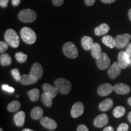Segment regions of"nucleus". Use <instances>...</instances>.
<instances>
[{
	"instance_id": "obj_9",
	"label": "nucleus",
	"mask_w": 131,
	"mask_h": 131,
	"mask_svg": "<svg viewBox=\"0 0 131 131\" xmlns=\"http://www.w3.org/2000/svg\"><path fill=\"white\" fill-rule=\"evenodd\" d=\"M109 123V118L106 114L99 115L95 118L94 121V125L97 128H101L106 126Z\"/></svg>"
},
{
	"instance_id": "obj_25",
	"label": "nucleus",
	"mask_w": 131,
	"mask_h": 131,
	"mask_svg": "<svg viewBox=\"0 0 131 131\" xmlns=\"http://www.w3.org/2000/svg\"><path fill=\"white\" fill-rule=\"evenodd\" d=\"M102 42L106 46L112 49L115 47V38L110 35H105L102 38Z\"/></svg>"
},
{
	"instance_id": "obj_3",
	"label": "nucleus",
	"mask_w": 131,
	"mask_h": 131,
	"mask_svg": "<svg viewBox=\"0 0 131 131\" xmlns=\"http://www.w3.org/2000/svg\"><path fill=\"white\" fill-rule=\"evenodd\" d=\"M20 36L22 40L28 45L35 43L37 40V35L32 29L27 27H24L21 29Z\"/></svg>"
},
{
	"instance_id": "obj_43",
	"label": "nucleus",
	"mask_w": 131,
	"mask_h": 131,
	"mask_svg": "<svg viewBox=\"0 0 131 131\" xmlns=\"http://www.w3.org/2000/svg\"><path fill=\"white\" fill-rule=\"evenodd\" d=\"M127 118H128L129 122H130V124H131V112H129L128 115H127Z\"/></svg>"
},
{
	"instance_id": "obj_31",
	"label": "nucleus",
	"mask_w": 131,
	"mask_h": 131,
	"mask_svg": "<svg viewBox=\"0 0 131 131\" xmlns=\"http://www.w3.org/2000/svg\"><path fill=\"white\" fill-rule=\"evenodd\" d=\"M11 73H12L13 77L14 78V79L17 81H20L21 76L19 72V70L18 69H14L11 70Z\"/></svg>"
},
{
	"instance_id": "obj_40",
	"label": "nucleus",
	"mask_w": 131,
	"mask_h": 131,
	"mask_svg": "<svg viewBox=\"0 0 131 131\" xmlns=\"http://www.w3.org/2000/svg\"><path fill=\"white\" fill-rule=\"evenodd\" d=\"M21 0H12V4L13 6H18L20 4Z\"/></svg>"
},
{
	"instance_id": "obj_48",
	"label": "nucleus",
	"mask_w": 131,
	"mask_h": 131,
	"mask_svg": "<svg viewBox=\"0 0 131 131\" xmlns=\"http://www.w3.org/2000/svg\"><path fill=\"white\" fill-rule=\"evenodd\" d=\"M49 131H55V130H49Z\"/></svg>"
},
{
	"instance_id": "obj_47",
	"label": "nucleus",
	"mask_w": 131,
	"mask_h": 131,
	"mask_svg": "<svg viewBox=\"0 0 131 131\" xmlns=\"http://www.w3.org/2000/svg\"><path fill=\"white\" fill-rule=\"evenodd\" d=\"M0 131H3V129H2V128H0Z\"/></svg>"
},
{
	"instance_id": "obj_41",
	"label": "nucleus",
	"mask_w": 131,
	"mask_h": 131,
	"mask_svg": "<svg viewBox=\"0 0 131 131\" xmlns=\"http://www.w3.org/2000/svg\"><path fill=\"white\" fill-rule=\"evenodd\" d=\"M101 1L105 4H111V3H114L116 0H101Z\"/></svg>"
},
{
	"instance_id": "obj_4",
	"label": "nucleus",
	"mask_w": 131,
	"mask_h": 131,
	"mask_svg": "<svg viewBox=\"0 0 131 131\" xmlns=\"http://www.w3.org/2000/svg\"><path fill=\"white\" fill-rule=\"evenodd\" d=\"M37 15L35 11L31 9H24L21 10L18 15V18L21 22L30 23L37 19Z\"/></svg>"
},
{
	"instance_id": "obj_17",
	"label": "nucleus",
	"mask_w": 131,
	"mask_h": 131,
	"mask_svg": "<svg viewBox=\"0 0 131 131\" xmlns=\"http://www.w3.org/2000/svg\"><path fill=\"white\" fill-rule=\"evenodd\" d=\"M25 117L26 114L24 111H19L17 112L14 116L15 123L18 127L23 126L24 123H25Z\"/></svg>"
},
{
	"instance_id": "obj_7",
	"label": "nucleus",
	"mask_w": 131,
	"mask_h": 131,
	"mask_svg": "<svg viewBox=\"0 0 131 131\" xmlns=\"http://www.w3.org/2000/svg\"><path fill=\"white\" fill-rule=\"evenodd\" d=\"M111 63V60L108 55L104 52L101 53V56L96 60V64L98 69L100 70H105L109 68Z\"/></svg>"
},
{
	"instance_id": "obj_33",
	"label": "nucleus",
	"mask_w": 131,
	"mask_h": 131,
	"mask_svg": "<svg viewBox=\"0 0 131 131\" xmlns=\"http://www.w3.org/2000/svg\"><path fill=\"white\" fill-rule=\"evenodd\" d=\"M129 126L126 123H122L118 127L117 131H128Z\"/></svg>"
},
{
	"instance_id": "obj_21",
	"label": "nucleus",
	"mask_w": 131,
	"mask_h": 131,
	"mask_svg": "<svg viewBox=\"0 0 131 131\" xmlns=\"http://www.w3.org/2000/svg\"><path fill=\"white\" fill-rule=\"evenodd\" d=\"M91 51L93 58L95 59V60L99 58L101 56V53H103L101 46L97 42H94V44L91 47Z\"/></svg>"
},
{
	"instance_id": "obj_38",
	"label": "nucleus",
	"mask_w": 131,
	"mask_h": 131,
	"mask_svg": "<svg viewBox=\"0 0 131 131\" xmlns=\"http://www.w3.org/2000/svg\"><path fill=\"white\" fill-rule=\"evenodd\" d=\"M9 0H0V6L1 7L6 8L8 6Z\"/></svg>"
},
{
	"instance_id": "obj_27",
	"label": "nucleus",
	"mask_w": 131,
	"mask_h": 131,
	"mask_svg": "<svg viewBox=\"0 0 131 131\" xmlns=\"http://www.w3.org/2000/svg\"><path fill=\"white\" fill-rule=\"evenodd\" d=\"M27 95L32 101H37L39 99L40 92L38 89H33L27 92Z\"/></svg>"
},
{
	"instance_id": "obj_34",
	"label": "nucleus",
	"mask_w": 131,
	"mask_h": 131,
	"mask_svg": "<svg viewBox=\"0 0 131 131\" xmlns=\"http://www.w3.org/2000/svg\"><path fill=\"white\" fill-rule=\"evenodd\" d=\"M2 89L5 91H7L8 92H10V93L14 92L15 91V89L13 88H12V87L8 86V85H5V84L3 85L2 86Z\"/></svg>"
},
{
	"instance_id": "obj_15",
	"label": "nucleus",
	"mask_w": 131,
	"mask_h": 131,
	"mask_svg": "<svg viewBox=\"0 0 131 131\" xmlns=\"http://www.w3.org/2000/svg\"><path fill=\"white\" fill-rule=\"evenodd\" d=\"M114 91L118 94L126 95L130 92V88L124 83H118L114 86Z\"/></svg>"
},
{
	"instance_id": "obj_13",
	"label": "nucleus",
	"mask_w": 131,
	"mask_h": 131,
	"mask_svg": "<svg viewBox=\"0 0 131 131\" xmlns=\"http://www.w3.org/2000/svg\"><path fill=\"white\" fill-rule=\"evenodd\" d=\"M113 91H114V86L109 83H104L98 87L97 92L99 95L104 96L111 94Z\"/></svg>"
},
{
	"instance_id": "obj_14",
	"label": "nucleus",
	"mask_w": 131,
	"mask_h": 131,
	"mask_svg": "<svg viewBox=\"0 0 131 131\" xmlns=\"http://www.w3.org/2000/svg\"><path fill=\"white\" fill-rule=\"evenodd\" d=\"M30 74L37 77L38 79H41L43 75V69L42 66L39 63H35L32 66Z\"/></svg>"
},
{
	"instance_id": "obj_42",
	"label": "nucleus",
	"mask_w": 131,
	"mask_h": 131,
	"mask_svg": "<svg viewBox=\"0 0 131 131\" xmlns=\"http://www.w3.org/2000/svg\"><path fill=\"white\" fill-rule=\"evenodd\" d=\"M103 131H114V130L112 126H107L105 127Z\"/></svg>"
},
{
	"instance_id": "obj_36",
	"label": "nucleus",
	"mask_w": 131,
	"mask_h": 131,
	"mask_svg": "<svg viewBox=\"0 0 131 131\" xmlns=\"http://www.w3.org/2000/svg\"><path fill=\"white\" fill-rule=\"evenodd\" d=\"M77 131H89L88 127L84 124H80L77 127Z\"/></svg>"
},
{
	"instance_id": "obj_32",
	"label": "nucleus",
	"mask_w": 131,
	"mask_h": 131,
	"mask_svg": "<svg viewBox=\"0 0 131 131\" xmlns=\"http://www.w3.org/2000/svg\"><path fill=\"white\" fill-rule=\"evenodd\" d=\"M9 46V45L6 42L1 41H0V52L1 53H4L5 51H6L7 50Z\"/></svg>"
},
{
	"instance_id": "obj_18",
	"label": "nucleus",
	"mask_w": 131,
	"mask_h": 131,
	"mask_svg": "<svg viewBox=\"0 0 131 131\" xmlns=\"http://www.w3.org/2000/svg\"><path fill=\"white\" fill-rule=\"evenodd\" d=\"M109 30H110L109 26L106 23H103L95 28L94 32L96 35L101 36L107 34Z\"/></svg>"
},
{
	"instance_id": "obj_23",
	"label": "nucleus",
	"mask_w": 131,
	"mask_h": 131,
	"mask_svg": "<svg viewBox=\"0 0 131 131\" xmlns=\"http://www.w3.org/2000/svg\"><path fill=\"white\" fill-rule=\"evenodd\" d=\"M30 115L32 119H35V120L40 119L43 116V110L41 107H39V106H36V107L33 108L32 111H31Z\"/></svg>"
},
{
	"instance_id": "obj_26",
	"label": "nucleus",
	"mask_w": 131,
	"mask_h": 131,
	"mask_svg": "<svg viewBox=\"0 0 131 131\" xmlns=\"http://www.w3.org/2000/svg\"><path fill=\"white\" fill-rule=\"evenodd\" d=\"M0 63L2 66H6L11 64L12 59L8 53H2L0 55Z\"/></svg>"
},
{
	"instance_id": "obj_8",
	"label": "nucleus",
	"mask_w": 131,
	"mask_h": 131,
	"mask_svg": "<svg viewBox=\"0 0 131 131\" xmlns=\"http://www.w3.org/2000/svg\"><path fill=\"white\" fill-rule=\"evenodd\" d=\"M118 63L122 69L127 68L131 63L130 57L127 55L125 51L119 52L118 55Z\"/></svg>"
},
{
	"instance_id": "obj_24",
	"label": "nucleus",
	"mask_w": 131,
	"mask_h": 131,
	"mask_svg": "<svg viewBox=\"0 0 131 131\" xmlns=\"http://www.w3.org/2000/svg\"><path fill=\"white\" fill-rule=\"evenodd\" d=\"M54 97L51 94L44 92L41 95V101L47 107H50L52 106V100Z\"/></svg>"
},
{
	"instance_id": "obj_19",
	"label": "nucleus",
	"mask_w": 131,
	"mask_h": 131,
	"mask_svg": "<svg viewBox=\"0 0 131 131\" xmlns=\"http://www.w3.org/2000/svg\"><path fill=\"white\" fill-rule=\"evenodd\" d=\"M81 46L85 50H91L92 46L94 44V40L92 38L89 36H84L82 37L81 40Z\"/></svg>"
},
{
	"instance_id": "obj_6",
	"label": "nucleus",
	"mask_w": 131,
	"mask_h": 131,
	"mask_svg": "<svg viewBox=\"0 0 131 131\" xmlns=\"http://www.w3.org/2000/svg\"><path fill=\"white\" fill-rule=\"evenodd\" d=\"M131 38L130 35L129 34H124L122 35H117L115 38V47L118 49H123L129 44Z\"/></svg>"
},
{
	"instance_id": "obj_2",
	"label": "nucleus",
	"mask_w": 131,
	"mask_h": 131,
	"mask_svg": "<svg viewBox=\"0 0 131 131\" xmlns=\"http://www.w3.org/2000/svg\"><path fill=\"white\" fill-rule=\"evenodd\" d=\"M4 40L6 42L13 48H16L19 46L20 40L18 35L14 29H9L6 30L4 34Z\"/></svg>"
},
{
	"instance_id": "obj_22",
	"label": "nucleus",
	"mask_w": 131,
	"mask_h": 131,
	"mask_svg": "<svg viewBox=\"0 0 131 131\" xmlns=\"http://www.w3.org/2000/svg\"><path fill=\"white\" fill-rule=\"evenodd\" d=\"M42 88L44 92L51 94L54 98L56 97L57 94H58V91H57V88L55 86H53L51 84H49V83H45L42 85Z\"/></svg>"
},
{
	"instance_id": "obj_1",
	"label": "nucleus",
	"mask_w": 131,
	"mask_h": 131,
	"mask_svg": "<svg viewBox=\"0 0 131 131\" xmlns=\"http://www.w3.org/2000/svg\"><path fill=\"white\" fill-rule=\"evenodd\" d=\"M54 86L60 94L66 95L71 91V83L68 80L63 78H57L54 81Z\"/></svg>"
},
{
	"instance_id": "obj_30",
	"label": "nucleus",
	"mask_w": 131,
	"mask_h": 131,
	"mask_svg": "<svg viewBox=\"0 0 131 131\" xmlns=\"http://www.w3.org/2000/svg\"><path fill=\"white\" fill-rule=\"evenodd\" d=\"M15 58L18 63H24L27 61V55L23 53L22 52H19L15 54Z\"/></svg>"
},
{
	"instance_id": "obj_10",
	"label": "nucleus",
	"mask_w": 131,
	"mask_h": 131,
	"mask_svg": "<svg viewBox=\"0 0 131 131\" xmlns=\"http://www.w3.org/2000/svg\"><path fill=\"white\" fill-rule=\"evenodd\" d=\"M84 105L81 102L78 101L73 104L71 109V116L74 118L82 115L84 112Z\"/></svg>"
},
{
	"instance_id": "obj_20",
	"label": "nucleus",
	"mask_w": 131,
	"mask_h": 131,
	"mask_svg": "<svg viewBox=\"0 0 131 131\" xmlns=\"http://www.w3.org/2000/svg\"><path fill=\"white\" fill-rule=\"evenodd\" d=\"M113 105H114V101L112 100L111 98H107L100 103L98 107L101 111L105 112V111H107L111 109Z\"/></svg>"
},
{
	"instance_id": "obj_28",
	"label": "nucleus",
	"mask_w": 131,
	"mask_h": 131,
	"mask_svg": "<svg viewBox=\"0 0 131 131\" xmlns=\"http://www.w3.org/2000/svg\"><path fill=\"white\" fill-rule=\"evenodd\" d=\"M21 107V103L18 101H12L8 104L7 109L10 112H15L18 111Z\"/></svg>"
},
{
	"instance_id": "obj_46",
	"label": "nucleus",
	"mask_w": 131,
	"mask_h": 131,
	"mask_svg": "<svg viewBox=\"0 0 131 131\" xmlns=\"http://www.w3.org/2000/svg\"><path fill=\"white\" fill-rule=\"evenodd\" d=\"M22 131H34V130H33L32 129H24Z\"/></svg>"
},
{
	"instance_id": "obj_12",
	"label": "nucleus",
	"mask_w": 131,
	"mask_h": 131,
	"mask_svg": "<svg viewBox=\"0 0 131 131\" xmlns=\"http://www.w3.org/2000/svg\"><path fill=\"white\" fill-rule=\"evenodd\" d=\"M40 123L44 127L49 130H54L57 127V122L47 117H42L40 119Z\"/></svg>"
},
{
	"instance_id": "obj_45",
	"label": "nucleus",
	"mask_w": 131,
	"mask_h": 131,
	"mask_svg": "<svg viewBox=\"0 0 131 131\" xmlns=\"http://www.w3.org/2000/svg\"><path fill=\"white\" fill-rule=\"evenodd\" d=\"M127 103H128V104L131 106V97L128 98V100H127Z\"/></svg>"
},
{
	"instance_id": "obj_35",
	"label": "nucleus",
	"mask_w": 131,
	"mask_h": 131,
	"mask_svg": "<svg viewBox=\"0 0 131 131\" xmlns=\"http://www.w3.org/2000/svg\"><path fill=\"white\" fill-rule=\"evenodd\" d=\"M64 0H52V3L55 6L58 7V6H61L64 3Z\"/></svg>"
},
{
	"instance_id": "obj_5",
	"label": "nucleus",
	"mask_w": 131,
	"mask_h": 131,
	"mask_svg": "<svg viewBox=\"0 0 131 131\" xmlns=\"http://www.w3.org/2000/svg\"><path fill=\"white\" fill-rule=\"evenodd\" d=\"M63 53L68 58H76L78 56V51L76 46L72 42H67L63 47Z\"/></svg>"
},
{
	"instance_id": "obj_11",
	"label": "nucleus",
	"mask_w": 131,
	"mask_h": 131,
	"mask_svg": "<svg viewBox=\"0 0 131 131\" xmlns=\"http://www.w3.org/2000/svg\"><path fill=\"white\" fill-rule=\"evenodd\" d=\"M122 69L119 66L118 63V62H114L107 70L108 76L111 79H115L120 74Z\"/></svg>"
},
{
	"instance_id": "obj_37",
	"label": "nucleus",
	"mask_w": 131,
	"mask_h": 131,
	"mask_svg": "<svg viewBox=\"0 0 131 131\" xmlns=\"http://www.w3.org/2000/svg\"><path fill=\"white\" fill-rule=\"evenodd\" d=\"M125 52L129 57H131V42H129L128 45H127L126 48Z\"/></svg>"
},
{
	"instance_id": "obj_44",
	"label": "nucleus",
	"mask_w": 131,
	"mask_h": 131,
	"mask_svg": "<svg viewBox=\"0 0 131 131\" xmlns=\"http://www.w3.org/2000/svg\"><path fill=\"white\" fill-rule=\"evenodd\" d=\"M128 16H129V18L130 20L131 21V9H130L129 10V12H128Z\"/></svg>"
},
{
	"instance_id": "obj_29",
	"label": "nucleus",
	"mask_w": 131,
	"mask_h": 131,
	"mask_svg": "<svg viewBox=\"0 0 131 131\" xmlns=\"http://www.w3.org/2000/svg\"><path fill=\"white\" fill-rule=\"evenodd\" d=\"M126 113V109L122 106H119L116 107L113 111V114L115 118H120L123 117Z\"/></svg>"
},
{
	"instance_id": "obj_16",
	"label": "nucleus",
	"mask_w": 131,
	"mask_h": 131,
	"mask_svg": "<svg viewBox=\"0 0 131 131\" xmlns=\"http://www.w3.org/2000/svg\"><path fill=\"white\" fill-rule=\"evenodd\" d=\"M38 80V78L37 77L29 73L27 75H22L19 82L23 85H30L37 83Z\"/></svg>"
},
{
	"instance_id": "obj_39",
	"label": "nucleus",
	"mask_w": 131,
	"mask_h": 131,
	"mask_svg": "<svg viewBox=\"0 0 131 131\" xmlns=\"http://www.w3.org/2000/svg\"><path fill=\"white\" fill-rule=\"evenodd\" d=\"M95 2V0H84V3L88 6H92Z\"/></svg>"
}]
</instances>
